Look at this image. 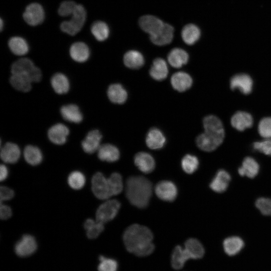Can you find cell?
<instances>
[{
    "label": "cell",
    "instance_id": "1",
    "mask_svg": "<svg viewBox=\"0 0 271 271\" xmlns=\"http://www.w3.org/2000/svg\"><path fill=\"white\" fill-rule=\"evenodd\" d=\"M122 237L126 250L137 256H148L155 249L153 233L146 226L132 224L125 230Z\"/></svg>",
    "mask_w": 271,
    "mask_h": 271
},
{
    "label": "cell",
    "instance_id": "2",
    "mask_svg": "<svg viewBox=\"0 0 271 271\" xmlns=\"http://www.w3.org/2000/svg\"><path fill=\"white\" fill-rule=\"evenodd\" d=\"M152 194V184L143 176H131L126 182L125 195L130 203L143 209L149 204Z\"/></svg>",
    "mask_w": 271,
    "mask_h": 271
},
{
    "label": "cell",
    "instance_id": "3",
    "mask_svg": "<svg viewBox=\"0 0 271 271\" xmlns=\"http://www.w3.org/2000/svg\"><path fill=\"white\" fill-rule=\"evenodd\" d=\"M86 17L87 13L84 7L81 4H77L71 19L61 23V30L70 36L76 35L83 27Z\"/></svg>",
    "mask_w": 271,
    "mask_h": 271
},
{
    "label": "cell",
    "instance_id": "4",
    "mask_svg": "<svg viewBox=\"0 0 271 271\" xmlns=\"http://www.w3.org/2000/svg\"><path fill=\"white\" fill-rule=\"evenodd\" d=\"M12 74H20L29 78L32 82H39L42 78L40 69L31 60L22 58L15 61L12 65Z\"/></svg>",
    "mask_w": 271,
    "mask_h": 271
},
{
    "label": "cell",
    "instance_id": "5",
    "mask_svg": "<svg viewBox=\"0 0 271 271\" xmlns=\"http://www.w3.org/2000/svg\"><path fill=\"white\" fill-rule=\"evenodd\" d=\"M120 206V203L115 199L104 202L99 206L96 211V221L103 224L111 221L116 216Z\"/></svg>",
    "mask_w": 271,
    "mask_h": 271
},
{
    "label": "cell",
    "instance_id": "6",
    "mask_svg": "<svg viewBox=\"0 0 271 271\" xmlns=\"http://www.w3.org/2000/svg\"><path fill=\"white\" fill-rule=\"evenodd\" d=\"M91 185L92 192L97 198L104 200L112 196L108 178L102 173L97 172L93 175Z\"/></svg>",
    "mask_w": 271,
    "mask_h": 271
},
{
    "label": "cell",
    "instance_id": "7",
    "mask_svg": "<svg viewBox=\"0 0 271 271\" xmlns=\"http://www.w3.org/2000/svg\"><path fill=\"white\" fill-rule=\"evenodd\" d=\"M45 13L42 6L37 3L28 5L23 14L25 22L30 26H36L41 24L44 21Z\"/></svg>",
    "mask_w": 271,
    "mask_h": 271
},
{
    "label": "cell",
    "instance_id": "8",
    "mask_svg": "<svg viewBox=\"0 0 271 271\" xmlns=\"http://www.w3.org/2000/svg\"><path fill=\"white\" fill-rule=\"evenodd\" d=\"M225 134H215L204 131L196 140L197 147L205 152H211L217 149L223 142Z\"/></svg>",
    "mask_w": 271,
    "mask_h": 271
},
{
    "label": "cell",
    "instance_id": "9",
    "mask_svg": "<svg viewBox=\"0 0 271 271\" xmlns=\"http://www.w3.org/2000/svg\"><path fill=\"white\" fill-rule=\"evenodd\" d=\"M155 191L159 198L168 202L174 201L178 194L176 185L172 181L167 180L159 182L155 186Z\"/></svg>",
    "mask_w": 271,
    "mask_h": 271
},
{
    "label": "cell",
    "instance_id": "10",
    "mask_svg": "<svg viewBox=\"0 0 271 271\" xmlns=\"http://www.w3.org/2000/svg\"><path fill=\"white\" fill-rule=\"evenodd\" d=\"M37 247V241L34 236L24 234L15 245V251L20 256H27L34 253Z\"/></svg>",
    "mask_w": 271,
    "mask_h": 271
},
{
    "label": "cell",
    "instance_id": "11",
    "mask_svg": "<svg viewBox=\"0 0 271 271\" xmlns=\"http://www.w3.org/2000/svg\"><path fill=\"white\" fill-rule=\"evenodd\" d=\"M139 24L141 28L150 36L157 33L165 23L158 18L152 15H145L140 18Z\"/></svg>",
    "mask_w": 271,
    "mask_h": 271
},
{
    "label": "cell",
    "instance_id": "12",
    "mask_svg": "<svg viewBox=\"0 0 271 271\" xmlns=\"http://www.w3.org/2000/svg\"><path fill=\"white\" fill-rule=\"evenodd\" d=\"M230 85L232 90L238 89L243 94H248L252 91L253 81L248 75L238 74L231 78Z\"/></svg>",
    "mask_w": 271,
    "mask_h": 271
},
{
    "label": "cell",
    "instance_id": "13",
    "mask_svg": "<svg viewBox=\"0 0 271 271\" xmlns=\"http://www.w3.org/2000/svg\"><path fill=\"white\" fill-rule=\"evenodd\" d=\"M102 137L98 130L94 129L88 132L81 143L83 151L88 154H92L98 151L100 147Z\"/></svg>",
    "mask_w": 271,
    "mask_h": 271
},
{
    "label": "cell",
    "instance_id": "14",
    "mask_svg": "<svg viewBox=\"0 0 271 271\" xmlns=\"http://www.w3.org/2000/svg\"><path fill=\"white\" fill-rule=\"evenodd\" d=\"M134 163L141 172L146 174L152 172L156 166L154 158L147 152L136 154L134 157Z\"/></svg>",
    "mask_w": 271,
    "mask_h": 271
},
{
    "label": "cell",
    "instance_id": "15",
    "mask_svg": "<svg viewBox=\"0 0 271 271\" xmlns=\"http://www.w3.org/2000/svg\"><path fill=\"white\" fill-rule=\"evenodd\" d=\"M69 133V129L66 125L62 123H57L49 128L48 136L53 143L61 145L65 143Z\"/></svg>",
    "mask_w": 271,
    "mask_h": 271
},
{
    "label": "cell",
    "instance_id": "16",
    "mask_svg": "<svg viewBox=\"0 0 271 271\" xmlns=\"http://www.w3.org/2000/svg\"><path fill=\"white\" fill-rule=\"evenodd\" d=\"M231 180L229 174L224 170H219L210 183V188L217 193H223L228 188Z\"/></svg>",
    "mask_w": 271,
    "mask_h": 271
},
{
    "label": "cell",
    "instance_id": "17",
    "mask_svg": "<svg viewBox=\"0 0 271 271\" xmlns=\"http://www.w3.org/2000/svg\"><path fill=\"white\" fill-rule=\"evenodd\" d=\"M191 257L188 251L180 245H177L174 248L171 256V264L176 270L182 269L186 262Z\"/></svg>",
    "mask_w": 271,
    "mask_h": 271
},
{
    "label": "cell",
    "instance_id": "18",
    "mask_svg": "<svg viewBox=\"0 0 271 271\" xmlns=\"http://www.w3.org/2000/svg\"><path fill=\"white\" fill-rule=\"evenodd\" d=\"M166 141V138L162 131L155 127L149 130L146 138L147 146L152 150L162 149L165 146Z\"/></svg>",
    "mask_w": 271,
    "mask_h": 271
},
{
    "label": "cell",
    "instance_id": "19",
    "mask_svg": "<svg viewBox=\"0 0 271 271\" xmlns=\"http://www.w3.org/2000/svg\"><path fill=\"white\" fill-rule=\"evenodd\" d=\"M192 83L193 80L190 75L182 71L174 73L171 78L172 87L179 92H183L189 89Z\"/></svg>",
    "mask_w": 271,
    "mask_h": 271
},
{
    "label": "cell",
    "instance_id": "20",
    "mask_svg": "<svg viewBox=\"0 0 271 271\" xmlns=\"http://www.w3.org/2000/svg\"><path fill=\"white\" fill-rule=\"evenodd\" d=\"M173 33V27L168 24H164L159 32L154 35L150 36V40L156 45H166L172 42Z\"/></svg>",
    "mask_w": 271,
    "mask_h": 271
},
{
    "label": "cell",
    "instance_id": "21",
    "mask_svg": "<svg viewBox=\"0 0 271 271\" xmlns=\"http://www.w3.org/2000/svg\"><path fill=\"white\" fill-rule=\"evenodd\" d=\"M71 58L77 62H84L90 56L88 46L84 42H77L72 44L69 49Z\"/></svg>",
    "mask_w": 271,
    "mask_h": 271
},
{
    "label": "cell",
    "instance_id": "22",
    "mask_svg": "<svg viewBox=\"0 0 271 271\" xmlns=\"http://www.w3.org/2000/svg\"><path fill=\"white\" fill-rule=\"evenodd\" d=\"M244 246V242L239 236H232L226 238L223 242V248L228 256H234L239 253Z\"/></svg>",
    "mask_w": 271,
    "mask_h": 271
},
{
    "label": "cell",
    "instance_id": "23",
    "mask_svg": "<svg viewBox=\"0 0 271 271\" xmlns=\"http://www.w3.org/2000/svg\"><path fill=\"white\" fill-rule=\"evenodd\" d=\"M253 123L252 116L246 112L237 111L231 118V124L236 129L243 131L250 127Z\"/></svg>",
    "mask_w": 271,
    "mask_h": 271
},
{
    "label": "cell",
    "instance_id": "24",
    "mask_svg": "<svg viewBox=\"0 0 271 271\" xmlns=\"http://www.w3.org/2000/svg\"><path fill=\"white\" fill-rule=\"evenodd\" d=\"M18 146L12 143H6L1 150V158L7 163H15L20 157Z\"/></svg>",
    "mask_w": 271,
    "mask_h": 271
},
{
    "label": "cell",
    "instance_id": "25",
    "mask_svg": "<svg viewBox=\"0 0 271 271\" xmlns=\"http://www.w3.org/2000/svg\"><path fill=\"white\" fill-rule=\"evenodd\" d=\"M98 157L102 161L114 162L119 159L120 152L115 146L109 144H104L100 146L98 150Z\"/></svg>",
    "mask_w": 271,
    "mask_h": 271
},
{
    "label": "cell",
    "instance_id": "26",
    "mask_svg": "<svg viewBox=\"0 0 271 271\" xmlns=\"http://www.w3.org/2000/svg\"><path fill=\"white\" fill-rule=\"evenodd\" d=\"M259 170V165L255 160L247 157L243 160L241 166L238 168V172L241 176L253 178L257 175Z\"/></svg>",
    "mask_w": 271,
    "mask_h": 271
},
{
    "label": "cell",
    "instance_id": "27",
    "mask_svg": "<svg viewBox=\"0 0 271 271\" xmlns=\"http://www.w3.org/2000/svg\"><path fill=\"white\" fill-rule=\"evenodd\" d=\"M107 93L109 99L114 103L123 104L127 98V91L121 84L118 83L110 85Z\"/></svg>",
    "mask_w": 271,
    "mask_h": 271
},
{
    "label": "cell",
    "instance_id": "28",
    "mask_svg": "<svg viewBox=\"0 0 271 271\" xmlns=\"http://www.w3.org/2000/svg\"><path fill=\"white\" fill-rule=\"evenodd\" d=\"M168 74V68L166 61L161 58L155 59L150 70L151 76L156 80L162 81L167 77Z\"/></svg>",
    "mask_w": 271,
    "mask_h": 271
},
{
    "label": "cell",
    "instance_id": "29",
    "mask_svg": "<svg viewBox=\"0 0 271 271\" xmlns=\"http://www.w3.org/2000/svg\"><path fill=\"white\" fill-rule=\"evenodd\" d=\"M189 55L184 50L175 48L172 49L168 55L169 64L173 67L178 68L187 63Z\"/></svg>",
    "mask_w": 271,
    "mask_h": 271
},
{
    "label": "cell",
    "instance_id": "30",
    "mask_svg": "<svg viewBox=\"0 0 271 271\" xmlns=\"http://www.w3.org/2000/svg\"><path fill=\"white\" fill-rule=\"evenodd\" d=\"M60 112L63 118L68 121L79 123L82 120V114L75 104L64 105L61 108Z\"/></svg>",
    "mask_w": 271,
    "mask_h": 271
},
{
    "label": "cell",
    "instance_id": "31",
    "mask_svg": "<svg viewBox=\"0 0 271 271\" xmlns=\"http://www.w3.org/2000/svg\"><path fill=\"white\" fill-rule=\"evenodd\" d=\"M8 46L11 52L18 56L26 55L29 50V45L27 41L20 36L11 37L9 40Z\"/></svg>",
    "mask_w": 271,
    "mask_h": 271
},
{
    "label": "cell",
    "instance_id": "32",
    "mask_svg": "<svg viewBox=\"0 0 271 271\" xmlns=\"http://www.w3.org/2000/svg\"><path fill=\"white\" fill-rule=\"evenodd\" d=\"M203 124L205 132L225 134L223 124L217 116L210 115L205 117Z\"/></svg>",
    "mask_w": 271,
    "mask_h": 271
},
{
    "label": "cell",
    "instance_id": "33",
    "mask_svg": "<svg viewBox=\"0 0 271 271\" xmlns=\"http://www.w3.org/2000/svg\"><path fill=\"white\" fill-rule=\"evenodd\" d=\"M123 62L127 67L137 69L143 66L145 59L140 52L137 50H130L124 55Z\"/></svg>",
    "mask_w": 271,
    "mask_h": 271
},
{
    "label": "cell",
    "instance_id": "34",
    "mask_svg": "<svg viewBox=\"0 0 271 271\" xmlns=\"http://www.w3.org/2000/svg\"><path fill=\"white\" fill-rule=\"evenodd\" d=\"M184 248L188 251L191 259H198L205 254V249L200 241L194 238L188 239L185 242Z\"/></svg>",
    "mask_w": 271,
    "mask_h": 271
},
{
    "label": "cell",
    "instance_id": "35",
    "mask_svg": "<svg viewBox=\"0 0 271 271\" xmlns=\"http://www.w3.org/2000/svg\"><path fill=\"white\" fill-rule=\"evenodd\" d=\"M200 30L195 25L187 24L182 30L181 36L183 41L187 45L194 44L200 37Z\"/></svg>",
    "mask_w": 271,
    "mask_h": 271
},
{
    "label": "cell",
    "instance_id": "36",
    "mask_svg": "<svg viewBox=\"0 0 271 271\" xmlns=\"http://www.w3.org/2000/svg\"><path fill=\"white\" fill-rule=\"evenodd\" d=\"M51 84L55 92L59 94L67 93L70 87L68 79L61 73H56L52 76Z\"/></svg>",
    "mask_w": 271,
    "mask_h": 271
},
{
    "label": "cell",
    "instance_id": "37",
    "mask_svg": "<svg viewBox=\"0 0 271 271\" xmlns=\"http://www.w3.org/2000/svg\"><path fill=\"white\" fill-rule=\"evenodd\" d=\"M90 31L94 37L98 41L106 40L109 35V28L106 23L101 21L93 23L90 27Z\"/></svg>",
    "mask_w": 271,
    "mask_h": 271
},
{
    "label": "cell",
    "instance_id": "38",
    "mask_svg": "<svg viewBox=\"0 0 271 271\" xmlns=\"http://www.w3.org/2000/svg\"><path fill=\"white\" fill-rule=\"evenodd\" d=\"M10 82L14 88L23 92L29 91L33 83L28 77L16 74H12L10 78Z\"/></svg>",
    "mask_w": 271,
    "mask_h": 271
},
{
    "label": "cell",
    "instance_id": "39",
    "mask_svg": "<svg viewBox=\"0 0 271 271\" xmlns=\"http://www.w3.org/2000/svg\"><path fill=\"white\" fill-rule=\"evenodd\" d=\"M24 156L26 161L33 166L39 165L43 160V155L40 150L32 145L26 147L24 151Z\"/></svg>",
    "mask_w": 271,
    "mask_h": 271
},
{
    "label": "cell",
    "instance_id": "40",
    "mask_svg": "<svg viewBox=\"0 0 271 271\" xmlns=\"http://www.w3.org/2000/svg\"><path fill=\"white\" fill-rule=\"evenodd\" d=\"M84 227L86 230L87 237L91 239L98 237L104 230L103 223L92 219H87L84 222Z\"/></svg>",
    "mask_w": 271,
    "mask_h": 271
},
{
    "label": "cell",
    "instance_id": "41",
    "mask_svg": "<svg viewBox=\"0 0 271 271\" xmlns=\"http://www.w3.org/2000/svg\"><path fill=\"white\" fill-rule=\"evenodd\" d=\"M199 160L195 156L187 154L181 161V167L184 171L189 174L194 173L198 168Z\"/></svg>",
    "mask_w": 271,
    "mask_h": 271
},
{
    "label": "cell",
    "instance_id": "42",
    "mask_svg": "<svg viewBox=\"0 0 271 271\" xmlns=\"http://www.w3.org/2000/svg\"><path fill=\"white\" fill-rule=\"evenodd\" d=\"M112 195H116L121 192L123 189L122 177L120 174L114 172L108 178Z\"/></svg>",
    "mask_w": 271,
    "mask_h": 271
},
{
    "label": "cell",
    "instance_id": "43",
    "mask_svg": "<svg viewBox=\"0 0 271 271\" xmlns=\"http://www.w3.org/2000/svg\"><path fill=\"white\" fill-rule=\"evenodd\" d=\"M68 183L71 188L79 190L83 188L84 186L85 177L81 172L79 171H74L69 175Z\"/></svg>",
    "mask_w": 271,
    "mask_h": 271
},
{
    "label": "cell",
    "instance_id": "44",
    "mask_svg": "<svg viewBox=\"0 0 271 271\" xmlns=\"http://www.w3.org/2000/svg\"><path fill=\"white\" fill-rule=\"evenodd\" d=\"M99 259L100 262L97 266L98 271H117L118 263L115 259L102 255L99 256Z\"/></svg>",
    "mask_w": 271,
    "mask_h": 271
},
{
    "label": "cell",
    "instance_id": "45",
    "mask_svg": "<svg viewBox=\"0 0 271 271\" xmlns=\"http://www.w3.org/2000/svg\"><path fill=\"white\" fill-rule=\"evenodd\" d=\"M77 4L73 1L67 0L62 2L58 9V13L63 17L71 16L77 6Z\"/></svg>",
    "mask_w": 271,
    "mask_h": 271
},
{
    "label": "cell",
    "instance_id": "46",
    "mask_svg": "<svg viewBox=\"0 0 271 271\" xmlns=\"http://www.w3.org/2000/svg\"><path fill=\"white\" fill-rule=\"evenodd\" d=\"M258 131L263 138L271 139V117L263 118L259 122Z\"/></svg>",
    "mask_w": 271,
    "mask_h": 271
},
{
    "label": "cell",
    "instance_id": "47",
    "mask_svg": "<svg viewBox=\"0 0 271 271\" xmlns=\"http://www.w3.org/2000/svg\"><path fill=\"white\" fill-rule=\"evenodd\" d=\"M255 206L264 215H271V199L261 197L257 199Z\"/></svg>",
    "mask_w": 271,
    "mask_h": 271
},
{
    "label": "cell",
    "instance_id": "48",
    "mask_svg": "<svg viewBox=\"0 0 271 271\" xmlns=\"http://www.w3.org/2000/svg\"><path fill=\"white\" fill-rule=\"evenodd\" d=\"M253 149L266 155L271 156V139L256 142L253 144Z\"/></svg>",
    "mask_w": 271,
    "mask_h": 271
},
{
    "label": "cell",
    "instance_id": "49",
    "mask_svg": "<svg viewBox=\"0 0 271 271\" xmlns=\"http://www.w3.org/2000/svg\"><path fill=\"white\" fill-rule=\"evenodd\" d=\"M14 195V191L6 186H1L0 188V197L1 202L3 201L12 199Z\"/></svg>",
    "mask_w": 271,
    "mask_h": 271
},
{
    "label": "cell",
    "instance_id": "50",
    "mask_svg": "<svg viewBox=\"0 0 271 271\" xmlns=\"http://www.w3.org/2000/svg\"><path fill=\"white\" fill-rule=\"evenodd\" d=\"M12 211L11 208L1 203L0 207V217L2 219L6 220L11 217Z\"/></svg>",
    "mask_w": 271,
    "mask_h": 271
},
{
    "label": "cell",
    "instance_id": "51",
    "mask_svg": "<svg viewBox=\"0 0 271 271\" xmlns=\"http://www.w3.org/2000/svg\"><path fill=\"white\" fill-rule=\"evenodd\" d=\"M0 180L1 181L5 180L8 175V170L6 166L1 165L0 167Z\"/></svg>",
    "mask_w": 271,
    "mask_h": 271
},
{
    "label": "cell",
    "instance_id": "52",
    "mask_svg": "<svg viewBox=\"0 0 271 271\" xmlns=\"http://www.w3.org/2000/svg\"><path fill=\"white\" fill-rule=\"evenodd\" d=\"M4 20H3L2 18H1V20H0V30H1V31L2 32L3 30V29L4 28Z\"/></svg>",
    "mask_w": 271,
    "mask_h": 271
}]
</instances>
